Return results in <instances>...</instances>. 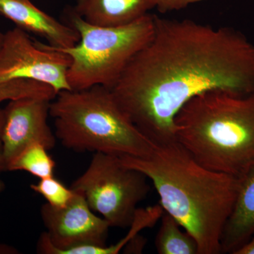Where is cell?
<instances>
[{"instance_id":"18","label":"cell","mask_w":254,"mask_h":254,"mask_svg":"<svg viewBox=\"0 0 254 254\" xmlns=\"http://www.w3.org/2000/svg\"><path fill=\"white\" fill-rule=\"evenodd\" d=\"M207 0H155V8L162 14L185 9L190 4Z\"/></svg>"},{"instance_id":"1","label":"cell","mask_w":254,"mask_h":254,"mask_svg":"<svg viewBox=\"0 0 254 254\" xmlns=\"http://www.w3.org/2000/svg\"><path fill=\"white\" fill-rule=\"evenodd\" d=\"M110 89L153 143L176 141L175 116L196 95L254 94V44L234 28L155 15L150 41Z\"/></svg>"},{"instance_id":"10","label":"cell","mask_w":254,"mask_h":254,"mask_svg":"<svg viewBox=\"0 0 254 254\" xmlns=\"http://www.w3.org/2000/svg\"><path fill=\"white\" fill-rule=\"evenodd\" d=\"M0 14L26 33L46 40L50 46L69 48L79 41L78 32L42 11L31 0H0Z\"/></svg>"},{"instance_id":"5","label":"cell","mask_w":254,"mask_h":254,"mask_svg":"<svg viewBox=\"0 0 254 254\" xmlns=\"http://www.w3.org/2000/svg\"><path fill=\"white\" fill-rule=\"evenodd\" d=\"M68 18L79 41L72 48L53 47L71 58L67 81L72 91L95 86L112 88L154 31L155 15L150 14L117 27L91 24L73 11Z\"/></svg>"},{"instance_id":"20","label":"cell","mask_w":254,"mask_h":254,"mask_svg":"<svg viewBox=\"0 0 254 254\" xmlns=\"http://www.w3.org/2000/svg\"><path fill=\"white\" fill-rule=\"evenodd\" d=\"M4 123V110L0 108V173L5 172L4 157H3L2 131Z\"/></svg>"},{"instance_id":"23","label":"cell","mask_w":254,"mask_h":254,"mask_svg":"<svg viewBox=\"0 0 254 254\" xmlns=\"http://www.w3.org/2000/svg\"><path fill=\"white\" fill-rule=\"evenodd\" d=\"M5 189V184L0 180V194L4 191Z\"/></svg>"},{"instance_id":"8","label":"cell","mask_w":254,"mask_h":254,"mask_svg":"<svg viewBox=\"0 0 254 254\" xmlns=\"http://www.w3.org/2000/svg\"><path fill=\"white\" fill-rule=\"evenodd\" d=\"M41 215L47 230L38 240V254H63L76 247L106 246L111 226L95 215L81 192L75 190L74 197L64 208L43 205Z\"/></svg>"},{"instance_id":"9","label":"cell","mask_w":254,"mask_h":254,"mask_svg":"<svg viewBox=\"0 0 254 254\" xmlns=\"http://www.w3.org/2000/svg\"><path fill=\"white\" fill-rule=\"evenodd\" d=\"M51 101L27 97L9 100L4 108L2 143L5 172L10 163L31 145L40 143L48 150L55 148L58 139L48 123Z\"/></svg>"},{"instance_id":"24","label":"cell","mask_w":254,"mask_h":254,"mask_svg":"<svg viewBox=\"0 0 254 254\" xmlns=\"http://www.w3.org/2000/svg\"><path fill=\"white\" fill-rule=\"evenodd\" d=\"M3 38H4V34L0 32V48H1V43H2Z\"/></svg>"},{"instance_id":"15","label":"cell","mask_w":254,"mask_h":254,"mask_svg":"<svg viewBox=\"0 0 254 254\" xmlns=\"http://www.w3.org/2000/svg\"><path fill=\"white\" fill-rule=\"evenodd\" d=\"M57 94L53 87L33 80L15 79L0 84V102L27 97L53 100Z\"/></svg>"},{"instance_id":"21","label":"cell","mask_w":254,"mask_h":254,"mask_svg":"<svg viewBox=\"0 0 254 254\" xmlns=\"http://www.w3.org/2000/svg\"><path fill=\"white\" fill-rule=\"evenodd\" d=\"M234 254H254V235L248 242L240 247Z\"/></svg>"},{"instance_id":"16","label":"cell","mask_w":254,"mask_h":254,"mask_svg":"<svg viewBox=\"0 0 254 254\" xmlns=\"http://www.w3.org/2000/svg\"><path fill=\"white\" fill-rule=\"evenodd\" d=\"M164 210L160 204L150 206L144 209L138 208L135 214L130 230L126 237L120 241L116 245L110 247H100L95 250V254H117L123 250L132 237L138 235L143 229L154 226L157 221L161 218Z\"/></svg>"},{"instance_id":"6","label":"cell","mask_w":254,"mask_h":254,"mask_svg":"<svg viewBox=\"0 0 254 254\" xmlns=\"http://www.w3.org/2000/svg\"><path fill=\"white\" fill-rule=\"evenodd\" d=\"M144 174L125 166L116 155L96 153L83 175L71 188L81 192L93 211L110 226H131L138 205L150 187Z\"/></svg>"},{"instance_id":"12","label":"cell","mask_w":254,"mask_h":254,"mask_svg":"<svg viewBox=\"0 0 254 254\" xmlns=\"http://www.w3.org/2000/svg\"><path fill=\"white\" fill-rule=\"evenodd\" d=\"M155 6V0H76L72 11L91 24L117 27L134 22Z\"/></svg>"},{"instance_id":"11","label":"cell","mask_w":254,"mask_h":254,"mask_svg":"<svg viewBox=\"0 0 254 254\" xmlns=\"http://www.w3.org/2000/svg\"><path fill=\"white\" fill-rule=\"evenodd\" d=\"M239 180L235 206L220 240L221 254H234L254 235V163Z\"/></svg>"},{"instance_id":"17","label":"cell","mask_w":254,"mask_h":254,"mask_svg":"<svg viewBox=\"0 0 254 254\" xmlns=\"http://www.w3.org/2000/svg\"><path fill=\"white\" fill-rule=\"evenodd\" d=\"M31 188L42 195L48 204L55 208H64L75 195L74 190L67 188L54 176L41 179L38 183L31 185Z\"/></svg>"},{"instance_id":"19","label":"cell","mask_w":254,"mask_h":254,"mask_svg":"<svg viewBox=\"0 0 254 254\" xmlns=\"http://www.w3.org/2000/svg\"><path fill=\"white\" fill-rule=\"evenodd\" d=\"M146 242V239L138 234L127 242L123 248L124 252L125 254H141Z\"/></svg>"},{"instance_id":"3","label":"cell","mask_w":254,"mask_h":254,"mask_svg":"<svg viewBox=\"0 0 254 254\" xmlns=\"http://www.w3.org/2000/svg\"><path fill=\"white\" fill-rule=\"evenodd\" d=\"M175 136L205 168L240 177L254 163V94L196 95L174 120Z\"/></svg>"},{"instance_id":"7","label":"cell","mask_w":254,"mask_h":254,"mask_svg":"<svg viewBox=\"0 0 254 254\" xmlns=\"http://www.w3.org/2000/svg\"><path fill=\"white\" fill-rule=\"evenodd\" d=\"M71 58L48 44L33 42L21 28L4 34L0 48V84L30 79L53 87L57 93L71 91L67 71Z\"/></svg>"},{"instance_id":"22","label":"cell","mask_w":254,"mask_h":254,"mask_svg":"<svg viewBox=\"0 0 254 254\" xmlns=\"http://www.w3.org/2000/svg\"><path fill=\"white\" fill-rule=\"evenodd\" d=\"M17 250L9 246L0 245V254H17Z\"/></svg>"},{"instance_id":"4","label":"cell","mask_w":254,"mask_h":254,"mask_svg":"<svg viewBox=\"0 0 254 254\" xmlns=\"http://www.w3.org/2000/svg\"><path fill=\"white\" fill-rule=\"evenodd\" d=\"M55 136L68 149L146 158L155 143L119 106L111 90L95 86L63 91L50 102Z\"/></svg>"},{"instance_id":"14","label":"cell","mask_w":254,"mask_h":254,"mask_svg":"<svg viewBox=\"0 0 254 254\" xmlns=\"http://www.w3.org/2000/svg\"><path fill=\"white\" fill-rule=\"evenodd\" d=\"M56 163L44 145L34 143L27 147L10 163L6 172L25 171L41 180L54 176Z\"/></svg>"},{"instance_id":"2","label":"cell","mask_w":254,"mask_h":254,"mask_svg":"<svg viewBox=\"0 0 254 254\" xmlns=\"http://www.w3.org/2000/svg\"><path fill=\"white\" fill-rule=\"evenodd\" d=\"M120 159L151 181L159 204L195 239L199 254H221L220 240L236 201L239 177L205 168L177 141L155 144L146 158Z\"/></svg>"},{"instance_id":"13","label":"cell","mask_w":254,"mask_h":254,"mask_svg":"<svg viewBox=\"0 0 254 254\" xmlns=\"http://www.w3.org/2000/svg\"><path fill=\"white\" fill-rule=\"evenodd\" d=\"M155 238L159 254H199L195 239L173 216L164 211Z\"/></svg>"}]
</instances>
